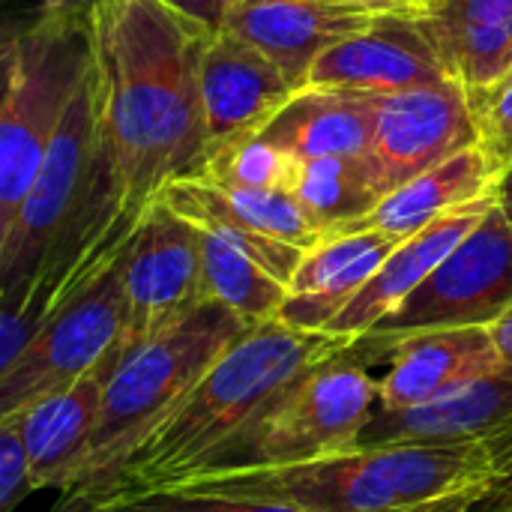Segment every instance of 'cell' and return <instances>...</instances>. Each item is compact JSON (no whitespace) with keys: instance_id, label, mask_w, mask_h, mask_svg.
Instances as JSON below:
<instances>
[{"instance_id":"ffe728a7","label":"cell","mask_w":512,"mask_h":512,"mask_svg":"<svg viewBox=\"0 0 512 512\" xmlns=\"http://www.w3.org/2000/svg\"><path fill=\"white\" fill-rule=\"evenodd\" d=\"M417 21L465 90L512 72V0H438Z\"/></svg>"},{"instance_id":"5bb4252c","label":"cell","mask_w":512,"mask_h":512,"mask_svg":"<svg viewBox=\"0 0 512 512\" xmlns=\"http://www.w3.org/2000/svg\"><path fill=\"white\" fill-rule=\"evenodd\" d=\"M444 81H453V75L420 21L411 15H390L378 27L324 51L315 60L306 87L393 96Z\"/></svg>"},{"instance_id":"6da1fadb","label":"cell","mask_w":512,"mask_h":512,"mask_svg":"<svg viewBox=\"0 0 512 512\" xmlns=\"http://www.w3.org/2000/svg\"><path fill=\"white\" fill-rule=\"evenodd\" d=\"M210 36L168 0L93 3L99 141L75 219L138 225L171 180L201 174V54Z\"/></svg>"},{"instance_id":"ac0fdd59","label":"cell","mask_w":512,"mask_h":512,"mask_svg":"<svg viewBox=\"0 0 512 512\" xmlns=\"http://www.w3.org/2000/svg\"><path fill=\"white\" fill-rule=\"evenodd\" d=\"M512 423V375L501 372L411 408H375L357 447L459 444Z\"/></svg>"},{"instance_id":"ba28073f","label":"cell","mask_w":512,"mask_h":512,"mask_svg":"<svg viewBox=\"0 0 512 512\" xmlns=\"http://www.w3.org/2000/svg\"><path fill=\"white\" fill-rule=\"evenodd\" d=\"M120 261L123 255L63 312H57L24 354L0 372V414H15L24 405L78 381L120 348L129 324Z\"/></svg>"},{"instance_id":"83f0119b","label":"cell","mask_w":512,"mask_h":512,"mask_svg":"<svg viewBox=\"0 0 512 512\" xmlns=\"http://www.w3.org/2000/svg\"><path fill=\"white\" fill-rule=\"evenodd\" d=\"M480 147L498 165V171L512 168V72L492 87L468 90Z\"/></svg>"},{"instance_id":"d6a6232c","label":"cell","mask_w":512,"mask_h":512,"mask_svg":"<svg viewBox=\"0 0 512 512\" xmlns=\"http://www.w3.org/2000/svg\"><path fill=\"white\" fill-rule=\"evenodd\" d=\"M96 0H42L48 15H90Z\"/></svg>"},{"instance_id":"4fadbf2b","label":"cell","mask_w":512,"mask_h":512,"mask_svg":"<svg viewBox=\"0 0 512 512\" xmlns=\"http://www.w3.org/2000/svg\"><path fill=\"white\" fill-rule=\"evenodd\" d=\"M297 93L300 90L264 51L228 30L213 33L201 54L207 159L255 138Z\"/></svg>"},{"instance_id":"30bf717a","label":"cell","mask_w":512,"mask_h":512,"mask_svg":"<svg viewBox=\"0 0 512 512\" xmlns=\"http://www.w3.org/2000/svg\"><path fill=\"white\" fill-rule=\"evenodd\" d=\"M480 144L468 90L453 78L393 96H378V117L366 168L378 198L417 174Z\"/></svg>"},{"instance_id":"e575fe53","label":"cell","mask_w":512,"mask_h":512,"mask_svg":"<svg viewBox=\"0 0 512 512\" xmlns=\"http://www.w3.org/2000/svg\"><path fill=\"white\" fill-rule=\"evenodd\" d=\"M498 204H501V210L510 216L512 222V168L504 171L501 180H498Z\"/></svg>"},{"instance_id":"d4e9b609","label":"cell","mask_w":512,"mask_h":512,"mask_svg":"<svg viewBox=\"0 0 512 512\" xmlns=\"http://www.w3.org/2000/svg\"><path fill=\"white\" fill-rule=\"evenodd\" d=\"M303 162L282 147L264 141V138H249L240 144H231L219 150L216 156L207 159L204 171L198 177L228 186V189H279V192H294L300 183Z\"/></svg>"},{"instance_id":"9a60e30c","label":"cell","mask_w":512,"mask_h":512,"mask_svg":"<svg viewBox=\"0 0 512 512\" xmlns=\"http://www.w3.org/2000/svg\"><path fill=\"white\" fill-rule=\"evenodd\" d=\"M498 207V189L435 219L423 231L405 237L387 261L375 270V276L354 294V300L333 318L327 333L360 339L375 330L390 312H396L429 276L432 270Z\"/></svg>"},{"instance_id":"4316f807","label":"cell","mask_w":512,"mask_h":512,"mask_svg":"<svg viewBox=\"0 0 512 512\" xmlns=\"http://www.w3.org/2000/svg\"><path fill=\"white\" fill-rule=\"evenodd\" d=\"M90 512H306L291 504L258 501V498H237L219 492H192V489H162L147 492L138 498H123L111 504L84 507Z\"/></svg>"},{"instance_id":"1f68e13d","label":"cell","mask_w":512,"mask_h":512,"mask_svg":"<svg viewBox=\"0 0 512 512\" xmlns=\"http://www.w3.org/2000/svg\"><path fill=\"white\" fill-rule=\"evenodd\" d=\"M336 3H360V6H384V9H393L399 15H411V18H420L426 15L429 9L414 3V0H336Z\"/></svg>"},{"instance_id":"5b68a950","label":"cell","mask_w":512,"mask_h":512,"mask_svg":"<svg viewBox=\"0 0 512 512\" xmlns=\"http://www.w3.org/2000/svg\"><path fill=\"white\" fill-rule=\"evenodd\" d=\"M93 60L90 15H48L9 33L0 108V231L21 207Z\"/></svg>"},{"instance_id":"52a82bcc","label":"cell","mask_w":512,"mask_h":512,"mask_svg":"<svg viewBox=\"0 0 512 512\" xmlns=\"http://www.w3.org/2000/svg\"><path fill=\"white\" fill-rule=\"evenodd\" d=\"M512 309V222L498 207L390 312L372 336L399 339L426 330L492 327Z\"/></svg>"},{"instance_id":"7a4b0ae2","label":"cell","mask_w":512,"mask_h":512,"mask_svg":"<svg viewBox=\"0 0 512 512\" xmlns=\"http://www.w3.org/2000/svg\"><path fill=\"white\" fill-rule=\"evenodd\" d=\"M354 342L357 339L324 330H297L279 318L255 324L135 441L123 462L72 507L138 498L192 480L282 387L342 357Z\"/></svg>"},{"instance_id":"44dd1931","label":"cell","mask_w":512,"mask_h":512,"mask_svg":"<svg viewBox=\"0 0 512 512\" xmlns=\"http://www.w3.org/2000/svg\"><path fill=\"white\" fill-rule=\"evenodd\" d=\"M378 96L303 87L258 138L282 147L300 162L321 156H366L375 132Z\"/></svg>"},{"instance_id":"e0dca14e","label":"cell","mask_w":512,"mask_h":512,"mask_svg":"<svg viewBox=\"0 0 512 512\" xmlns=\"http://www.w3.org/2000/svg\"><path fill=\"white\" fill-rule=\"evenodd\" d=\"M402 240L387 231L330 234L306 252L300 270L288 285L279 321L297 330H324L354 300V294L375 276L387 255Z\"/></svg>"},{"instance_id":"8fae6325","label":"cell","mask_w":512,"mask_h":512,"mask_svg":"<svg viewBox=\"0 0 512 512\" xmlns=\"http://www.w3.org/2000/svg\"><path fill=\"white\" fill-rule=\"evenodd\" d=\"M357 354L390 360L381 378L378 408H411L441 399L459 387L507 372V360L492 336V327H450L426 330L399 339L360 336Z\"/></svg>"},{"instance_id":"7402d4cb","label":"cell","mask_w":512,"mask_h":512,"mask_svg":"<svg viewBox=\"0 0 512 512\" xmlns=\"http://www.w3.org/2000/svg\"><path fill=\"white\" fill-rule=\"evenodd\" d=\"M162 201L177 210L180 216H186L189 222H195L198 228H207L219 237H225L228 243H234L237 249H243L249 258H255L267 273H273L279 282L291 285L294 273L300 270L306 252L282 243L276 237H267L264 231L246 225L219 195V189L204 180V177H180L171 180L162 192Z\"/></svg>"},{"instance_id":"f1b7e54d","label":"cell","mask_w":512,"mask_h":512,"mask_svg":"<svg viewBox=\"0 0 512 512\" xmlns=\"http://www.w3.org/2000/svg\"><path fill=\"white\" fill-rule=\"evenodd\" d=\"M33 489V468L18 426L0 417V512H12Z\"/></svg>"},{"instance_id":"3957f363","label":"cell","mask_w":512,"mask_h":512,"mask_svg":"<svg viewBox=\"0 0 512 512\" xmlns=\"http://www.w3.org/2000/svg\"><path fill=\"white\" fill-rule=\"evenodd\" d=\"M255 324L204 300L165 333L129 348L114 366L96 429L60 507L78 504L135 447V441Z\"/></svg>"},{"instance_id":"484cf974","label":"cell","mask_w":512,"mask_h":512,"mask_svg":"<svg viewBox=\"0 0 512 512\" xmlns=\"http://www.w3.org/2000/svg\"><path fill=\"white\" fill-rule=\"evenodd\" d=\"M219 195L225 204L252 228L264 231L267 237H276L282 243H291L303 252L315 249L324 240V231L318 222L306 213L300 198L294 192H279V189H228L219 186Z\"/></svg>"},{"instance_id":"277c9868","label":"cell","mask_w":512,"mask_h":512,"mask_svg":"<svg viewBox=\"0 0 512 512\" xmlns=\"http://www.w3.org/2000/svg\"><path fill=\"white\" fill-rule=\"evenodd\" d=\"M378 405L381 381H375L366 366H360V357L351 345L342 357L321 363L282 387L234 438H228L198 468L192 480L300 465L357 450V438Z\"/></svg>"},{"instance_id":"d590c367","label":"cell","mask_w":512,"mask_h":512,"mask_svg":"<svg viewBox=\"0 0 512 512\" xmlns=\"http://www.w3.org/2000/svg\"><path fill=\"white\" fill-rule=\"evenodd\" d=\"M57 512H90V510H84V507H60Z\"/></svg>"},{"instance_id":"836d02e7","label":"cell","mask_w":512,"mask_h":512,"mask_svg":"<svg viewBox=\"0 0 512 512\" xmlns=\"http://www.w3.org/2000/svg\"><path fill=\"white\" fill-rule=\"evenodd\" d=\"M492 336H495V342H498L504 360H512V309L498 321V324H492Z\"/></svg>"},{"instance_id":"8992f818","label":"cell","mask_w":512,"mask_h":512,"mask_svg":"<svg viewBox=\"0 0 512 512\" xmlns=\"http://www.w3.org/2000/svg\"><path fill=\"white\" fill-rule=\"evenodd\" d=\"M99 141V78L90 69L72 96L45 159L15 210L12 222L0 231V276L3 297L21 288L54 243L72 228L81 198L90 180L93 156Z\"/></svg>"},{"instance_id":"9c48e42d","label":"cell","mask_w":512,"mask_h":512,"mask_svg":"<svg viewBox=\"0 0 512 512\" xmlns=\"http://www.w3.org/2000/svg\"><path fill=\"white\" fill-rule=\"evenodd\" d=\"M120 273L129 324L117 351L126 354L165 333L207 300L198 225L171 210L162 198L153 201L126 243Z\"/></svg>"},{"instance_id":"4dcf8cb0","label":"cell","mask_w":512,"mask_h":512,"mask_svg":"<svg viewBox=\"0 0 512 512\" xmlns=\"http://www.w3.org/2000/svg\"><path fill=\"white\" fill-rule=\"evenodd\" d=\"M168 3L210 33H219L225 27V15L231 6V0H168Z\"/></svg>"},{"instance_id":"2e32d148","label":"cell","mask_w":512,"mask_h":512,"mask_svg":"<svg viewBox=\"0 0 512 512\" xmlns=\"http://www.w3.org/2000/svg\"><path fill=\"white\" fill-rule=\"evenodd\" d=\"M117 363H120V351H111L96 369H90L78 381L24 405L15 414H0L12 420L24 438L36 492L39 489L66 492L72 486L78 462L96 429L108 378Z\"/></svg>"},{"instance_id":"f546056e","label":"cell","mask_w":512,"mask_h":512,"mask_svg":"<svg viewBox=\"0 0 512 512\" xmlns=\"http://www.w3.org/2000/svg\"><path fill=\"white\" fill-rule=\"evenodd\" d=\"M408 512H512V477L444 495Z\"/></svg>"},{"instance_id":"8d00e7d4","label":"cell","mask_w":512,"mask_h":512,"mask_svg":"<svg viewBox=\"0 0 512 512\" xmlns=\"http://www.w3.org/2000/svg\"><path fill=\"white\" fill-rule=\"evenodd\" d=\"M414 3H420V6H426V9H432V6H435L438 0H414Z\"/></svg>"},{"instance_id":"603a6c76","label":"cell","mask_w":512,"mask_h":512,"mask_svg":"<svg viewBox=\"0 0 512 512\" xmlns=\"http://www.w3.org/2000/svg\"><path fill=\"white\" fill-rule=\"evenodd\" d=\"M201 231V273L204 297L228 306L249 324L273 321L288 297V285L267 273L255 258L228 243L225 237Z\"/></svg>"},{"instance_id":"7c38bea8","label":"cell","mask_w":512,"mask_h":512,"mask_svg":"<svg viewBox=\"0 0 512 512\" xmlns=\"http://www.w3.org/2000/svg\"><path fill=\"white\" fill-rule=\"evenodd\" d=\"M390 15L399 12L336 0H231L222 30L264 51L303 90L324 51L378 27Z\"/></svg>"},{"instance_id":"d6986e66","label":"cell","mask_w":512,"mask_h":512,"mask_svg":"<svg viewBox=\"0 0 512 512\" xmlns=\"http://www.w3.org/2000/svg\"><path fill=\"white\" fill-rule=\"evenodd\" d=\"M501 171L480 144L450 156L447 162L417 174L405 186L384 195L366 216L336 228L333 234L351 231H387L399 240L423 231L435 219L489 195L498 189ZM330 237V234H327Z\"/></svg>"},{"instance_id":"cb8c5ba5","label":"cell","mask_w":512,"mask_h":512,"mask_svg":"<svg viewBox=\"0 0 512 512\" xmlns=\"http://www.w3.org/2000/svg\"><path fill=\"white\" fill-rule=\"evenodd\" d=\"M294 195L324 237L366 216L381 201L363 156H321L303 162Z\"/></svg>"}]
</instances>
